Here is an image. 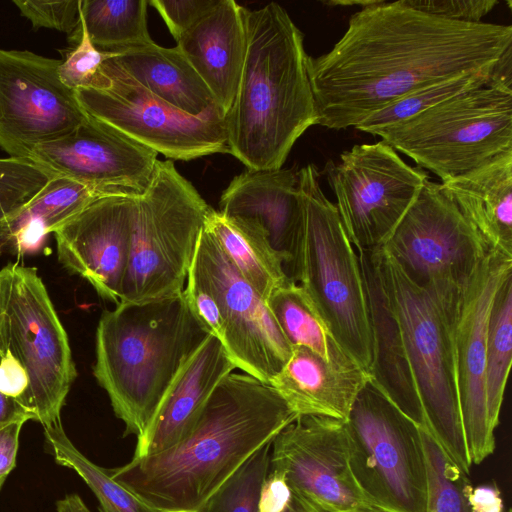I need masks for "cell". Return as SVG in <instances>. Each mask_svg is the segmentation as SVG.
<instances>
[{"label":"cell","instance_id":"obj_25","mask_svg":"<svg viewBox=\"0 0 512 512\" xmlns=\"http://www.w3.org/2000/svg\"><path fill=\"white\" fill-rule=\"evenodd\" d=\"M440 187L490 249L512 255V150Z\"/></svg>","mask_w":512,"mask_h":512},{"label":"cell","instance_id":"obj_47","mask_svg":"<svg viewBox=\"0 0 512 512\" xmlns=\"http://www.w3.org/2000/svg\"><path fill=\"white\" fill-rule=\"evenodd\" d=\"M32 420L30 414L14 399L0 393V429L14 422Z\"/></svg>","mask_w":512,"mask_h":512},{"label":"cell","instance_id":"obj_5","mask_svg":"<svg viewBox=\"0 0 512 512\" xmlns=\"http://www.w3.org/2000/svg\"><path fill=\"white\" fill-rule=\"evenodd\" d=\"M297 175L303 225L288 277L307 294L341 348L369 374L372 335L358 253L320 186L317 167L308 164Z\"/></svg>","mask_w":512,"mask_h":512},{"label":"cell","instance_id":"obj_24","mask_svg":"<svg viewBox=\"0 0 512 512\" xmlns=\"http://www.w3.org/2000/svg\"><path fill=\"white\" fill-rule=\"evenodd\" d=\"M369 378L360 367L333 366L308 348L295 346L270 385L298 417L314 415L346 421Z\"/></svg>","mask_w":512,"mask_h":512},{"label":"cell","instance_id":"obj_26","mask_svg":"<svg viewBox=\"0 0 512 512\" xmlns=\"http://www.w3.org/2000/svg\"><path fill=\"white\" fill-rule=\"evenodd\" d=\"M109 59L151 94L187 115L221 110L177 46L166 48L152 41L112 53Z\"/></svg>","mask_w":512,"mask_h":512},{"label":"cell","instance_id":"obj_13","mask_svg":"<svg viewBox=\"0 0 512 512\" xmlns=\"http://www.w3.org/2000/svg\"><path fill=\"white\" fill-rule=\"evenodd\" d=\"M382 248L410 280L440 298L459 293L490 250L440 183L429 180Z\"/></svg>","mask_w":512,"mask_h":512},{"label":"cell","instance_id":"obj_45","mask_svg":"<svg viewBox=\"0 0 512 512\" xmlns=\"http://www.w3.org/2000/svg\"><path fill=\"white\" fill-rule=\"evenodd\" d=\"M468 501L471 512H503V499L495 483L472 488Z\"/></svg>","mask_w":512,"mask_h":512},{"label":"cell","instance_id":"obj_40","mask_svg":"<svg viewBox=\"0 0 512 512\" xmlns=\"http://www.w3.org/2000/svg\"><path fill=\"white\" fill-rule=\"evenodd\" d=\"M410 8L454 21L481 22L499 2L496 0H401Z\"/></svg>","mask_w":512,"mask_h":512},{"label":"cell","instance_id":"obj_28","mask_svg":"<svg viewBox=\"0 0 512 512\" xmlns=\"http://www.w3.org/2000/svg\"><path fill=\"white\" fill-rule=\"evenodd\" d=\"M204 226L265 302L275 289L291 280L282 259L258 227L241 219L225 217L211 207Z\"/></svg>","mask_w":512,"mask_h":512},{"label":"cell","instance_id":"obj_46","mask_svg":"<svg viewBox=\"0 0 512 512\" xmlns=\"http://www.w3.org/2000/svg\"><path fill=\"white\" fill-rule=\"evenodd\" d=\"M487 85L512 91V46L505 50L493 66Z\"/></svg>","mask_w":512,"mask_h":512},{"label":"cell","instance_id":"obj_17","mask_svg":"<svg viewBox=\"0 0 512 512\" xmlns=\"http://www.w3.org/2000/svg\"><path fill=\"white\" fill-rule=\"evenodd\" d=\"M193 264L216 297L223 321L220 341L236 368L270 384L289 360L292 346L267 303L239 273L205 226Z\"/></svg>","mask_w":512,"mask_h":512},{"label":"cell","instance_id":"obj_11","mask_svg":"<svg viewBox=\"0 0 512 512\" xmlns=\"http://www.w3.org/2000/svg\"><path fill=\"white\" fill-rule=\"evenodd\" d=\"M84 111L168 159L228 153L225 114L187 115L136 83L109 58L94 88L75 91Z\"/></svg>","mask_w":512,"mask_h":512},{"label":"cell","instance_id":"obj_49","mask_svg":"<svg viewBox=\"0 0 512 512\" xmlns=\"http://www.w3.org/2000/svg\"><path fill=\"white\" fill-rule=\"evenodd\" d=\"M56 512H90L82 498L73 493L56 502Z\"/></svg>","mask_w":512,"mask_h":512},{"label":"cell","instance_id":"obj_9","mask_svg":"<svg viewBox=\"0 0 512 512\" xmlns=\"http://www.w3.org/2000/svg\"><path fill=\"white\" fill-rule=\"evenodd\" d=\"M8 350L29 377V410L43 427L61 423L76 378L69 339L34 267L0 270V352Z\"/></svg>","mask_w":512,"mask_h":512},{"label":"cell","instance_id":"obj_2","mask_svg":"<svg viewBox=\"0 0 512 512\" xmlns=\"http://www.w3.org/2000/svg\"><path fill=\"white\" fill-rule=\"evenodd\" d=\"M298 416L270 385L232 372L214 389L191 432L162 452L108 469L158 512H198L258 449Z\"/></svg>","mask_w":512,"mask_h":512},{"label":"cell","instance_id":"obj_43","mask_svg":"<svg viewBox=\"0 0 512 512\" xmlns=\"http://www.w3.org/2000/svg\"><path fill=\"white\" fill-rule=\"evenodd\" d=\"M292 493L284 479L269 470L259 500V512H282L288 505Z\"/></svg>","mask_w":512,"mask_h":512},{"label":"cell","instance_id":"obj_51","mask_svg":"<svg viewBox=\"0 0 512 512\" xmlns=\"http://www.w3.org/2000/svg\"><path fill=\"white\" fill-rule=\"evenodd\" d=\"M282 512H317V511L314 510L313 508H311L310 506H308L305 502H303L299 498L292 495L288 505L285 507V509Z\"/></svg>","mask_w":512,"mask_h":512},{"label":"cell","instance_id":"obj_7","mask_svg":"<svg viewBox=\"0 0 512 512\" xmlns=\"http://www.w3.org/2000/svg\"><path fill=\"white\" fill-rule=\"evenodd\" d=\"M382 278L400 325L427 429L466 474L472 467L462 427L449 304L415 284L383 249Z\"/></svg>","mask_w":512,"mask_h":512},{"label":"cell","instance_id":"obj_37","mask_svg":"<svg viewBox=\"0 0 512 512\" xmlns=\"http://www.w3.org/2000/svg\"><path fill=\"white\" fill-rule=\"evenodd\" d=\"M14 5L34 28H50L68 33L75 46L81 36V0L34 1L14 0Z\"/></svg>","mask_w":512,"mask_h":512},{"label":"cell","instance_id":"obj_19","mask_svg":"<svg viewBox=\"0 0 512 512\" xmlns=\"http://www.w3.org/2000/svg\"><path fill=\"white\" fill-rule=\"evenodd\" d=\"M135 197H100L53 233L60 263L116 305L128 264Z\"/></svg>","mask_w":512,"mask_h":512},{"label":"cell","instance_id":"obj_27","mask_svg":"<svg viewBox=\"0 0 512 512\" xmlns=\"http://www.w3.org/2000/svg\"><path fill=\"white\" fill-rule=\"evenodd\" d=\"M100 197L98 190L55 175L0 226V254H35L48 235Z\"/></svg>","mask_w":512,"mask_h":512},{"label":"cell","instance_id":"obj_4","mask_svg":"<svg viewBox=\"0 0 512 512\" xmlns=\"http://www.w3.org/2000/svg\"><path fill=\"white\" fill-rule=\"evenodd\" d=\"M210 335L184 291L102 312L93 375L124 422L125 436L143 435L177 374Z\"/></svg>","mask_w":512,"mask_h":512},{"label":"cell","instance_id":"obj_3","mask_svg":"<svg viewBox=\"0 0 512 512\" xmlns=\"http://www.w3.org/2000/svg\"><path fill=\"white\" fill-rule=\"evenodd\" d=\"M245 20V61L225 114L228 153L247 169H280L300 136L316 125L304 36L275 2L246 10Z\"/></svg>","mask_w":512,"mask_h":512},{"label":"cell","instance_id":"obj_39","mask_svg":"<svg viewBox=\"0 0 512 512\" xmlns=\"http://www.w3.org/2000/svg\"><path fill=\"white\" fill-rule=\"evenodd\" d=\"M184 293L202 325L211 335L221 340L223 321L218 302L207 280L193 263L188 273Z\"/></svg>","mask_w":512,"mask_h":512},{"label":"cell","instance_id":"obj_32","mask_svg":"<svg viewBox=\"0 0 512 512\" xmlns=\"http://www.w3.org/2000/svg\"><path fill=\"white\" fill-rule=\"evenodd\" d=\"M512 360V274L498 288L490 310L486 337L485 393L490 424H499Z\"/></svg>","mask_w":512,"mask_h":512},{"label":"cell","instance_id":"obj_42","mask_svg":"<svg viewBox=\"0 0 512 512\" xmlns=\"http://www.w3.org/2000/svg\"><path fill=\"white\" fill-rule=\"evenodd\" d=\"M0 393L16 400L30 414L33 420L28 401V374L8 350L0 352Z\"/></svg>","mask_w":512,"mask_h":512},{"label":"cell","instance_id":"obj_50","mask_svg":"<svg viewBox=\"0 0 512 512\" xmlns=\"http://www.w3.org/2000/svg\"><path fill=\"white\" fill-rule=\"evenodd\" d=\"M382 0H330V1H322L323 4L329 6H360V8H365L371 5H375L380 3Z\"/></svg>","mask_w":512,"mask_h":512},{"label":"cell","instance_id":"obj_35","mask_svg":"<svg viewBox=\"0 0 512 512\" xmlns=\"http://www.w3.org/2000/svg\"><path fill=\"white\" fill-rule=\"evenodd\" d=\"M271 443L254 452L198 512H259L261 489L270 470Z\"/></svg>","mask_w":512,"mask_h":512},{"label":"cell","instance_id":"obj_33","mask_svg":"<svg viewBox=\"0 0 512 512\" xmlns=\"http://www.w3.org/2000/svg\"><path fill=\"white\" fill-rule=\"evenodd\" d=\"M491 71L469 73L419 88L369 115L354 128L375 135L460 93L487 85Z\"/></svg>","mask_w":512,"mask_h":512},{"label":"cell","instance_id":"obj_22","mask_svg":"<svg viewBox=\"0 0 512 512\" xmlns=\"http://www.w3.org/2000/svg\"><path fill=\"white\" fill-rule=\"evenodd\" d=\"M378 250L358 253L372 335L369 376L405 415L427 428L400 325L382 278Z\"/></svg>","mask_w":512,"mask_h":512},{"label":"cell","instance_id":"obj_15","mask_svg":"<svg viewBox=\"0 0 512 512\" xmlns=\"http://www.w3.org/2000/svg\"><path fill=\"white\" fill-rule=\"evenodd\" d=\"M270 471L317 512L379 511L352 472L345 421L297 417L272 440Z\"/></svg>","mask_w":512,"mask_h":512},{"label":"cell","instance_id":"obj_6","mask_svg":"<svg viewBox=\"0 0 512 512\" xmlns=\"http://www.w3.org/2000/svg\"><path fill=\"white\" fill-rule=\"evenodd\" d=\"M209 209L171 160L158 161L149 187L135 197L121 302L184 291Z\"/></svg>","mask_w":512,"mask_h":512},{"label":"cell","instance_id":"obj_10","mask_svg":"<svg viewBox=\"0 0 512 512\" xmlns=\"http://www.w3.org/2000/svg\"><path fill=\"white\" fill-rule=\"evenodd\" d=\"M357 483L382 512H427L421 428L369 378L345 421Z\"/></svg>","mask_w":512,"mask_h":512},{"label":"cell","instance_id":"obj_54","mask_svg":"<svg viewBox=\"0 0 512 512\" xmlns=\"http://www.w3.org/2000/svg\"><path fill=\"white\" fill-rule=\"evenodd\" d=\"M507 512H511V510H508Z\"/></svg>","mask_w":512,"mask_h":512},{"label":"cell","instance_id":"obj_36","mask_svg":"<svg viewBox=\"0 0 512 512\" xmlns=\"http://www.w3.org/2000/svg\"><path fill=\"white\" fill-rule=\"evenodd\" d=\"M81 36L78 43L68 52L58 69L59 78L72 90L94 88L100 75L103 62L111 57V52L98 50L90 41L81 23Z\"/></svg>","mask_w":512,"mask_h":512},{"label":"cell","instance_id":"obj_14","mask_svg":"<svg viewBox=\"0 0 512 512\" xmlns=\"http://www.w3.org/2000/svg\"><path fill=\"white\" fill-rule=\"evenodd\" d=\"M509 274L512 255L490 249L449 304L459 409L472 465L495 449L485 393L486 337L494 296Z\"/></svg>","mask_w":512,"mask_h":512},{"label":"cell","instance_id":"obj_29","mask_svg":"<svg viewBox=\"0 0 512 512\" xmlns=\"http://www.w3.org/2000/svg\"><path fill=\"white\" fill-rule=\"evenodd\" d=\"M266 303L292 347H306L333 366L360 367L338 344L300 285L288 281L275 289Z\"/></svg>","mask_w":512,"mask_h":512},{"label":"cell","instance_id":"obj_1","mask_svg":"<svg viewBox=\"0 0 512 512\" xmlns=\"http://www.w3.org/2000/svg\"><path fill=\"white\" fill-rule=\"evenodd\" d=\"M512 26L427 14L401 0L360 9L333 48L307 59L316 125L355 127L419 88L491 70Z\"/></svg>","mask_w":512,"mask_h":512},{"label":"cell","instance_id":"obj_23","mask_svg":"<svg viewBox=\"0 0 512 512\" xmlns=\"http://www.w3.org/2000/svg\"><path fill=\"white\" fill-rule=\"evenodd\" d=\"M246 8L218 0L176 41L224 114L240 82L247 50Z\"/></svg>","mask_w":512,"mask_h":512},{"label":"cell","instance_id":"obj_44","mask_svg":"<svg viewBox=\"0 0 512 512\" xmlns=\"http://www.w3.org/2000/svg\"><path fill=\"white\" fill-rule=\"evenodd\" d=\"M23 425L24 422H14L0 429V482H5L16 465L19 436Z\"/></svg>","mask_w":512,"mask_h":512},{"label":"cell","instance_id":"obj_30","mask_svg":"<svg viewBox=\"0 0 512 512\" xmlns=\"http://www.w3.org/2000/svg\"><path fill=\"white\" fill-rule=\"evenodd\" d=\"M146 0H81L80 18L92 44L116 53L152 42Z\"/></svg>","mask_w":512,"mask_h":512},{"label":"cell","instance_id":"obj_38","mask_svg":"<svg viewBox=\"0 0 512 512\" xmlns=\"http://www.w3.org/2000/svg\"><path fill=\"white\" fill-rule=\"evenodd\" d=\"M50 171L29 160L0 159V192L33 197L52 177Z\"/></svg>","mask_w":512,"mask_h":512},{"label":"cell","instance_id":"obj_53","mask_svg":"<svg viewBox=\"0 0 512 512\" xmlns=\"http://www.w3.org/2000/svg\"><path fill=\"white\" fill-rule=\"evenodd\" d=\"M373 512H381V511H373Z\"/></svg>","mask_w":512,"mask_h":512},{"label":"cell","instance_id":"obj_41","mask_svg":"<svg viewBox=\"0 0 512 512\" xmlns=\"http://www.w3.org/2000/svg\"><path fill=\"white\" fill-rule=\"evenodd\" d=\"M217 2L218 0H151L148 4L158 11L177 41Z\"/></svg>","mask_w":512,"mask_h":512},{"label":"cell","instance_id":"obj_21","mask_svg":"<svg viewBox=\"0 0 512 512\" xmlns=\"http://www.w3.org/2000/svg\"><path fill=\"white\" fill-rule=\"evenodd\" d=\"M236 369L221 341L210 335L182 367L149 426L137 438L134 457L162 452L194 428L217 385Z\"/></svg>","mask_w":512,"mask_h":512},{"label":"cell","instance_id":"obj_20","mask_svg":"<svg viewBox=\"0 0 512 512\" xmlns=\"http://www.w3.org/2000/svg\"><path fill=\"white\" fill-rule=\"evenodd\" d=\"M219 205L223 216L251 223L266 235L288 276L303 225L297 172L246 169L231 180Z\"/></svg>","mask_w":512,"mask_h":512},{"label":"cell","instance_id":"obj_12","mask_svg":"<svg viewBox=\"0 0 512 512\" xmlns=\"http://www.w3.org/2000/svg\"><path fill=\"white\" fill-rule=\"evenodd\" d=\"M343 227L357 252L381 249L428 179L384 141L356 144L325 165Z\"/></svg>","mask_w":512,"mask_h":512},{"label":"cell","instance_id":"obj_18","mask_svg":"<svg viewBox=\"0 0 512 512\" xmlns=\"http://www.w3.org/2000/svg\"><path fill=\"white\" fill-rule=\"evenodd\" d=\"M158 154L88 114L69 134L37 146L30 161L92 187L104 196H140L149 187Z\"/></svg>","mask_w":512,"mask_h":512},{"label":"cell","instance_id":"obj_48","mask_svg":"<svg viewBox=\"0 0 512 512\" xmlns=\"http://www.w3.org/2000/svg\"><path fill=\"white\" fill-rule=\"evenodd\" d=\"M30 198L0 192V226Z\"/></svg>","mask_w":512,"mask_h":512},{"label":"cell","instance_id":"obj_34","mask_svg":"<svg viewBox=\"0 0 512 512\" xmlns=\"http://www.w3.org/2000/svg\"><path fill=\"white\" fill-rule=\"evenodd\" d=\"M428 474L427 512H471L468 496L473 486L429 430L421 428Z\"/></svg>","mask_w":512,"mask_h":512},{"label":"cell","instance_id":"obj_52","mask_svg":"<svg viewBox=\"0 0 512 512\" xmlns=\"http://www.w3.org/2000/svg\"><path fill=\"white\" fill-rule=\"evenodd\" d=\"M3 483H4V482H0V490H1L2 486H3Z\"/></svg>","mask_w":512,"mask_h":512},{"label":"cell","instance_id":"obj_16","mask_svg":"<svg viewBox=\"0 0 512 512\" xmlns=\"http://www.w3.org/2000/svg\"><path fill=\"white\" fill-rule=\"evenodd\" d=\"M61 60L0 49V147L29 160L34 149L76 129L88 116L59 78Z\"/></svg>","mask_w":512,"mask_h":512},{"label":"cell","instance_id":"obj_31","mask_svg":"<svg viewBox=\"0 0 512 512\" xmlns=\"http://www.w3.org/2000/svg\"><path fill=\"white\" fill-rule=\"evenodd\" d=\"M43 429L46 452L86 483L98 500L100 512H158L114 480L108 469L82 454L67 436L62 422Z\"/></svg>","mask_w":512,"mask_h":512},{"label":"cell","instance_id":"obj_8","mask_svg":"<svg viewBox=\"0 0 512 512\" xmlns=\"http://www.w3.org/2000/svg\"><path fill=\"white\" fill-rule=\"evenodd\" d=\"M375 135L445 181L512 150V91L471 89Z\"/></svg>","mask_w":512,"mask_h":512}]
</instances>
